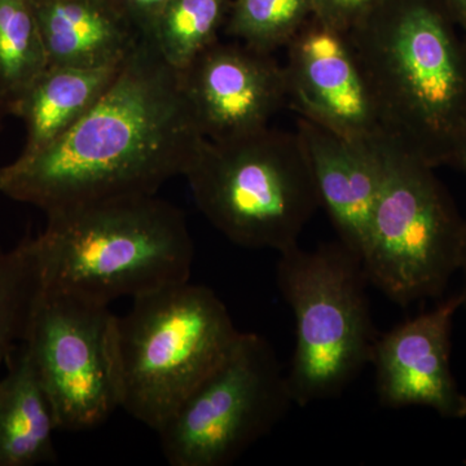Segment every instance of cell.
Returning <instances> with one entry per match:
<instances>
[{
	"instance_id": "23",
	"label": "cell",
	"mask_w": 466,
	"mask_h": 466,
	"mask_svg": "<svg viewBox=\"0 0 466 466\" xmlns=\"http://www.w3.org/2000/svg\"><path fill=\"white\" fill-rule=\"evenodd\" d=\"M451 17L462 32H466V0H441Z\"/></svg>"
},
{
	"instance_id": "4",
	"label": "cell",
	"mask_w": 466,
	"mask_h": 466,
	"mask_svg": "<svg viewBox=\"0 0 466 466\" xmlns=\"http://www.w3.org/2000/svg\"><path fill=\"white\" fill-rule=\"evenodd\" d=\"M228 309L205 285L174 284L133 299L116 317L119 404L158 433L240 336Z\"/></svg>"
},
{
	"instance_id": "3",
	"label": "cell",
	"mask_w": 466,
	"mask_h": 466,
	"mask_svg": "<svg viewBox=\"0 0 466 466\" xmlns=\"http://www.w3.org/2000/svg\"><path fill=\"white\" fill-rule=\"evenodd\" d=\"M35 242L45 287L106 305L189 281L195 259L186 217L156 195L54 211Z\"/></svg>"
},
{
	"instance_id": "16",
	"label": "cell",
	"mask_w": 466,
	"mask_h": 466,
	"mask_svg": "<svg viewBox=\"0 0 466 466\" xmlns=\"http://www.w3.org/2000/svg\"><path fill=\"white\" fill-rule=\"evenodd\" d=\"M54 408L25 341L0 380V466L54 462Z\"/></svg>"
},
{
	"instance_id": "1",
	"label": "cell",
	"mask_w": 466,
	"mask_h": 466,
	"mask_svg": "<svg viewBox=\"0 0 466 466\" xmlns=\"http://www.w3.org/2000/svg\"><path fill=\"white\" fill-rule=\"evenodd\" d=\"M207 137L182 73L140 35L112 84L69 131L0 168V192L46 216L87 202L156 195L187 173Z\"/></svg>"
},
{
	"instance_id": "20",
	"label": "cell",
	"mask_w": 466,
	"mask_h": 466,
	"mask_svg": "<svg viewBox=\"0 0 466 466\" xmlns=\"http://www.w3.org/2000/svg\"><path fill=\"white\" fill-rule=\"evenodd\" d=\"M312 17V0H232L223 33L233 41L272 54L287 47Z\"/></svg>"
},
{
	"instance_id": "5",
	"label": "cell",
	"mask_w": 466,
	"mask_h": 466,
	"mask_svg": "<svg viewBox=\"0 0 466 466\" xmlns=\"http://www.w3.org/2000/svg\"><path fill=\"white\" fill-rule=\"evenodd\" d=\"M184 177L211 226L247 249L281 253L296 247L320 208L296 131L268 126L231 142L205 139Z\"/></svg>"
},
{
	"instance_id": "19",
	"label": "cell",
	"mask_w": 466,
	"mask_h": 466,
	"mask_svg": "<svg viewBox=\"0 0 466 466\" xmlns=\"http://www.w3.org/2000/svg\"><path fill=\"white\" fill-rule=\"evenodd\" d=\"M45 289L35 238L0 251V368L29 332L34 309Z\"/></svg>"
},
{
	"instance_id": "15",
	"label": "cell",
	"mask_w": 466,
	"mask_h": 466,
	"mask_svg": "<svg viewBox=\"0 0 466 466\" xmlns=\"http://www.w3.org/2000/svg\"><path fill=\"white\" fill-rule=\"evenodd\" d=\"M124 61L99 67H46L11 110L25 125L21 155L39 152L69 131L103 96Z\"/></svg>"
},
{
	"instance_id": "12",
	"label": "cell",
	"mask_w": 466,
	"mask_h": 466,
	"mask_svg": "<svg viewBox=\"0 0 466 466\" xmlns=\"http://www.w3.org/2000/svg\"><path fill=\"white\" fill-rule=\"evenodd\" d=\"M461 294L379 334L370 364L382 406L431 408L444 419L466 417V395L451 370V332Z\"/></svg>"
},
{
	"instance_id": "26",
	"label": "cell",
	"mask_w": 466,
	"mask_h": 466,
	"mask_svg": "<svg viewBox=\"0 0 466 466\" xmlns=\"http://www.w3.org/2000/svg\"><path fill=\"white\" fill-rule=\"evenodd\" d=\"M7 116H9L7 104H5V101L0 96V126H2L3 118Z\"/></svg>"
},
{
	"instance_id": "10",
	"label": "cell",
	"mask_w": 466,
	"mask_h": 466,
	"mask_svg": "<svg viewBox=\"0 0 466 466\" xmlns=\"http://www.w3.org/2000/svg\"><path fill=\"white\" fill-rule=\"evenodd\" d=\"M180 73L201 133L211 142L259 133L288 104L284 66L238 41L218 39Z\"/></svg>"
},
{
	"instance_id": "21",
	"label": "cell",
	"mask_w": 466,
	"mask_h": 466,
	"mask_svg": "<svg viewBox=\"0 0 466 466\" xmlns=\"http://www.w3.org/2000/svg\"><path fill=\"white\" fill-rule=\"evenodd\" d=\"M314 17L339 33H348L380 0H312Z\"/></svg>"
},
{
	"instance_id": "9",
	"label": "cell",
	"mask_w": 466,
	"mask_h": 466,
	"mask_svg": "<svg viewBox=\"0 0 466 466\" xmlns=\"http://www.w3.org/2000/svg\"><path fill=\"white\" fill-rule=\"evenodd\" d=\"M116 317L109 305L45 287L25 342L58 431L97 428L118 408Z\"/></svg>"
},
{
	"instance_id": "17",
	"label": "cell",
	"mask_w": 466,
	"mask_h": 466,
	"mask_svg": "<svg viewBox=\"0 0 466 466\" xmlns=\"http://www.w3.org/2000/svg\"><path fill=\"white\" fill-rule=\"evenodd\" d=\"M47 66L33 0H0V96L9 116Z\"/></svg>"
},
{
	"instance_id": "6",
	"label": "cell",
	"mask_w": 466,
	"mask_h": 466,
	"mask_svg": "<svg viewBox=\"0 0 466 466\" xmlns=\"http://www.w3.org/2000/svg\"><path fill=\"white\" fill-rule=\"evenodd\" d=\"M276 281L296 320L287 370L293 403L308 407L339 397L370 366L379 333L363 262L341 241L281 251Z\"/></svg>"
},
{
	"instance_id": "13",
	"label": "cell",
	"mask_w": 466,
	"mask_h": 466,
	"mask_svg": "<svg viewBox=\"0 0 466 466\" xmlns=\"http://www.w3.org/2000/svg\"><path fill=\"white\" fill-rule=\"evenodd\" d=\"M296 133L308 153L320 207L339 240L360 257L382 183L376 137L349 139L300 116Z\"/></svg>"
},
{
	"instance_id": "7",
	"label": "cell",
	"mask_w": 466,
	"mask_h": 466,
	"mask_svg": "<svg viewBox=\"0 0 466 466\" xmlns=\"http://www.w3.org/2000/svg\"><path fill=\"white\" fill-rule=\"evenodd\" d=\"M376 148L382 183L360 258L370 285L407 308L459 271L465 219L435 167L383 134Z\"/></svg>"
},
{
	"instance_id": "11",
	"label": "cell",
	"mask_w": 466,
	"mask_h": 466,
	"mask_svg": "<svg viewBox=\"0 0 466 466\" xmlns=\"http://www.w3.org/2000/svg\"><path fill=\"white\" fill-rule=\"evenodd\" d=\"M285 48L288 103L297 116L349 139L383 134L345 34L312 17Z\"/></svg>"
},
{
	"instance_id": "18",
	"label": "cell",
	"mask_w": 466,
	"mask_h": 466,
	"mask_svg": "<svg viewBox=\"0 0 466 466\" xmlns=\"http://www.w3.org/2000/svg\"><path fill=\"white\" fill-rule=\"evenodd\" d=\"M232 0H173L153 21L148 33L161 56L183 72L218 35Z\"/></svg>"
},
{
	"instance_id": "2",
	"label": "cell",
	"mask_w": 466,
	"mask_h": 466,
	"mask_svg": "<svg viewBox=\"0 0 466 466\" xmlns=\"http://www.w3.org/2000/svg\"><path fill=\"white\" fill-rule=\"evenodd\" d=\"M441 0H380L345 33L383 135L435 168L466 130V51Z\"/></svg>"
},
{
	"instance_id": "22",
	"label": "cell",
	"mask_w": 466,
	"mask_h": 466,
	"mask_svg": "<svg viewBox=\"0 0 466 466\" xmlns=\"http://www.w3.org/2000/svg\"><path fill=\"white\" fill-rule=\"evenodd\" d=\"M173 0H112L131 25L140 33H148L153 21Z\"/></svg>"
},
{
	"instance_id": "25",
	"label": "cell",
	"mask_w": 466,
	"mask_h": 466,
	"mask_svg": "<svg viewBox=\"0 0 466 466\" xmlns=\"http://www.w3.org/2000/svg\"><path fill=\"white\" fill-rule=\"evenodd\" d=\"M459 271L464 275V289H462V308L466 309V219L464 225V236H462L461 258H460Z\"/></svg>"
},
{
	"instance_id": "14",
	"label": "cell",
	"mask_w": 466,
	"mask_h": 466,
	"mask_svg": "<svg viewBox=\"0 0 466 466\" xmlns=\"http://www.w3.org/2000/svg\"><path fill=\"white\" fill-rule=\"evenodd\" d=\"M48 66L99 67L124 61L140 33L112 0H33Z\"/></svg>"
},
{
	"instance_id": "24",
	"label": "cell",
	"mask_w": 466,
	"mask_h": 466,
	"mask_svg": "<svg viewBox=\"0 0 466 466\" xmlns=\"http://www.w3.org/2000/svg\"><path fill=\"white\" fill-rule=\"evenodd\" d=\"M447 167L456 168V170L466 174V130L460 137L458 146H456L452 155H451Z\"/></svg>"
},
{
	"instance_id": "27",
	"label": "cell",
	"mask_w": 466,
	"mask_h": 466,
	"mask_svg": "<svg viewBox=\"0 0 466 466\" xmlns=\"http://www.w3.org/2000/svg\"><path fill=\"white\" fill-rule=\"evenodd\" d=\"M464 34H465V35H464V38H462V39H464V46H465V51H466V32Z\"/></svg>"
},
{
	"instance_id": "8",
	"label": "cell",
	"mask_w": 466,
	"mask_h": 466,
	"mask_svg": "<svg viewBox=\"0 0 466 466\" xmlns=\"http://www.w3.org/2000/svg\"><path fill=\"white\" fill-rule=\"evenodd\" d=\"M293 400L271 343L241 332L158 431L171 466H229L283 421Z\"/></svg>"
}]
</instances>
